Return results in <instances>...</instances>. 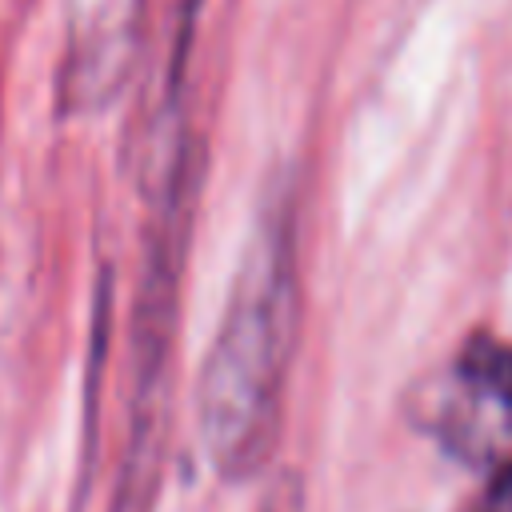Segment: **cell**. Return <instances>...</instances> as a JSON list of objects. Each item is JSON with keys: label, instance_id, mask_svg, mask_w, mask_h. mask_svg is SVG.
<instances>
[{"label": "cell", "instance_id": "obj_1", "mask_svg": "<svg viewBox=\"0 0 512 512\" xmlns=\"http://www.w3.org/2000/svg\"><path fill=\"white\" fill-rule=\"evenodd\" d=\"M296 320V208L276 192L252 228L200 376V440L224 480H252L280 444Z\"/></svg>", "mask_w": 512, "mask_h": 512}, {"label": "cell", "instance_id": "obj_2", "mask_svg": "<svg viewBox=\"0 0 512 512\" xmlns=\"http://www.w3.org/2000/svg\"><path fill=\"white\" fill-rule=\"evenodd\" d=\"M460 380L476 400L500 404L512 416V348L496 344L492 336H472L460 356Z\"/></svg>", "mask_w": 512, "mask_h": 512}, {"label": "cell", "instance_id": "obj_3", "mask_svg": "<svg viewBox=\"0 0 512 512\" xmlns=\"http://www.w3.org/2000/svg\"><path fill=\"white\" fill-rule=\"evenodd\" d=\"M260 512H304L300 476H296V472H284V476H280V480L268 488V496H264Z\"/></svg>", "mask_w": 512, "mask_h": 512}]
</instances>
